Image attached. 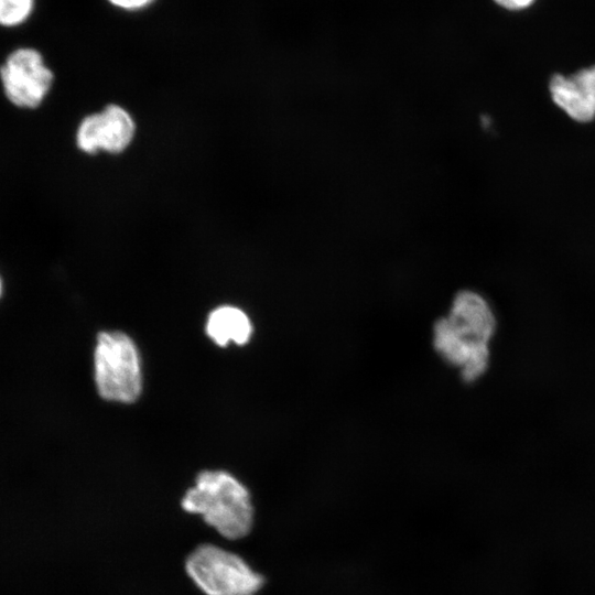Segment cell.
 <instances>
[{
  "label": "cell",
  "instance_id": "6da1fadb",
  "mask_svg": "<svg viewBox=\"0 0 595 595\" xmlns=\"http://www.w3.org/2000/svg\"><path fill=\"white\" fill-rule=\"evenodd\" d=\"M496 325L489 303L474 291H462L454 298L448 316L434 324V348L446 363L459 368L463 380L475 381L488 368Z\"/></svg>",
  "mask_w": 595,
  "mask_h": 595
},
{
  "label": "cell",
  "instance_id": "7a4b0ae2",
  "mask_svg": "<svg viewBox=\"0 0 595 595\" xmlns=\"http://www.w3.org/2000/svg\"><path fill=\"white\" fill-rule=\"evenodd\" d=\"M185 511L202 516L223 537L236 540L250 532L253 508L248 489L224 470L198 474L182 499Z\"/></svg>",
  "mask_w": 595,
  "mask_h": 595
},
{
  "label": "cell",
  "instance_id": "3957f363",
  "mask_svg": "<svg viewBox=\"0 0 595 595\" xmlns=\"http://www.w3.org/2000/svg\"><path fill=\"white\" fill-rule=\"evenodd\" d=\"M95 381L107 400L133 402L141 393L140 359L133 340L121 332H101L95 349Z\"/></svg>",
  "mask_w": 595,
  "mask_h": 595
},
{
  "label": "cell",
  "instance_id": "277c9868",
  "mask_svg": "<svg viewBox=\"0 0 595 595\" xmlns=\"http://www.w3.org/2000/svg\"><path fill=\"white\" fill-rule=\"evenodd\" d=\"M185 569L206 595H252L264 582L240 556L213 544L196 548Z\"/></svg>",
  "mask_w": 595,
  "mask_h": 595
},
{
  "label": "cell",
  "instance_id": "5b68a950",
  "mask_svg": "<svg viewBox=\"0 0 595 595\" xmlns=\"http://www.w3.org/2000/svg\"><path fill=\"white\" fill-rule=\"evenodd\" d=\"M0 79L8 100L19 108H37L54 82V74L42 54L32 47L11 52L0 67Z\"/></svg>",
  "mask_w": 595,
  "mask_h": 595
},
{
  "label": "cell",
  "instance_id": "8992f818",
  "mask_svg": "<svg viewBox=\"0 0 595 595\" xmlns=\"http://www.w3.org/2000/svg\"><path fill=\"white\" fill-rule=\"evenodd\" d=\"M136 125L130 113L118 105L86 116L76 131V144L85 153L99 150L120 153L131 143Z\"/></svg>",
  "mask_w": 595,
  "mask_h": 595
},
{
  "label": "cell",
  "instance_id": "52a82bcc",
  "mask_svg": "<svg viewBox=\"0 0 595 595\" xmlns=\"http://www.w3.org/2000/svg\"><path fill=\"white\" fill-rule=\"evenodd\" d=\"M549 90L553 102L571 119L583 123L595 119V65L569 76L553 75Z\"/></svg>",
  "mask_w": 595,
  "mask_h": 595
},
{
  "label": "cell",
  "instance_id": "ba28073f",
  "mask_svg": "<svg viewBox=\"0 0 595 595\" xmlns=\"http://www.w3.org/2000/svg\"><path fill=\"white\" fill-rule=\"evenodd\" d=\"M206 333L219 346H226L229 342L244 345L251 336L252 326L241 310L219 306L209 314Z\"/></svg>",
  "mask_w": 595,
  "mask_h": 595
},
{
  "label": "cell",
  "instance_id": "9c48e42d",
  "mask_svg": "<svg viewBox=\"0 0 595 595\" xmlns=\"http://www.w3.org/2000/svg\"><path fill=\"white\" fill-rule=\"evenodd\" d=\"M33 8L34 0H0V24L8 28L22 24Z\"/></svg>",
  "mask_w": 595,
  "mask_h": 595
},
{
  "label": "cell",
  "instance_id": "30bf717a",
  "mask_svg": "<svg viewBox=\"0 0 595 595\" xmlns=\"http://www.w3.org/2000/svg\"><path fill=\"white\" fill-rule=\"evenodd\" d=\"M117 11L140 13L151 8L158 0H104Z\"/></svg>",
  "mask_w": 595,
  "mask_h": 595
},
{
  "label": "cell",
  "instance_id": "8fae6325",
  "mask_svg": "<svg viewBox=\"0 0 595 595\" xmlns=\"http://www.w3.org/2000/svg\"><path fill=\"white\" fill-rule=\"evenodd\" d=\"M499 8L518 12L530 8L537 0H493Z\"/></svg>",
  "mask_w": 595,
  "mask_h": 595
},
{
  "label": "cell",
  "instance_id": "7c38bea8",
  "mask_svg": "<svg viewBox=\"0 0 595 595\" xmlns=\"http://www.w3.org/2000/svg\"><path fill=\"white\" fill-rule=\"evenodd\" d=\"M1 290H2V285H1V280H0V295H1Z\"/></svg>",
  "mask_w": 595,
  "mask_h": 595
}]
</instances>
